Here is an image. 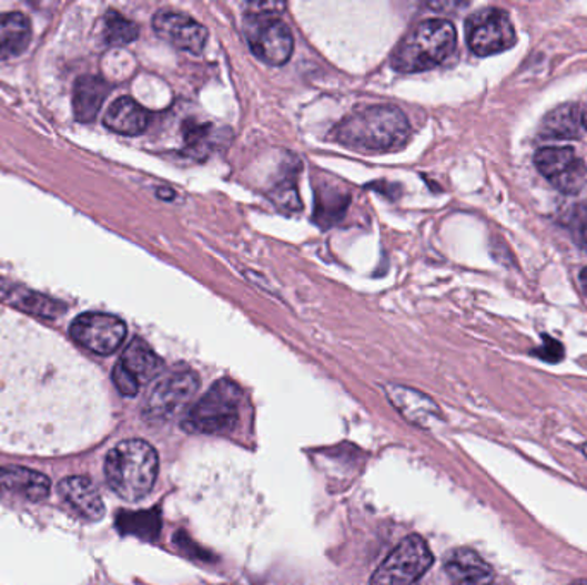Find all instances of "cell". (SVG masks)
I'll return each mask as SVG.
<instances>
[{
  "instance_id": "cell-2",
  "label": "cell",
  "mask_w": 587,
  "mask_h": 585,
  "mask_svg": "<svg viewBox=\"0 0 587 585\" xmlns=\"http://www.w3.org/2000/svg\"><path fill=\"white\" fill-rule=\"evenodd\" d=\"M159 474V455L143 440H125L110 450L105 460V478L119 499L140 502L149 496Z\"/></svg>"
},
{
  "instance_id": "cell-14",
  "label": "cell",
  "mask_w": 587,
  "mask_h": 585,
  "mask_svg": "<svg viewBox=\"0 0 587 585\" xmlns=\"http://www.w3.org/2000/svg\"><path fill=\"white\" fill-rule=\"evenodd\" d=\"M0 490L18 494L28 502H42L49 496L52 483L42 472L20 465H6L0 468Z\"/></svg>"
},
{
  "instance_id": "cell-17",
  "label": "cell",
  "mask_w": 587,
  "mask_h": 585,
  "mask_svg": "<svg viewBox=\"0 0 587 585\" xmlns=\"http://www.w3.org/2000/svg\"><path fill=\"white\" fill-rule=\"evenodd\" d=\"M109 92L110 86L102 78L91 76V74L78 78L74 93H72L74 117L83 124H91L99 115Z\"/></svg>"
},
{
  "instance_id": "cell-31",
  "label": "cell",
  "mask_w": 587,
  "mask_h": 585,
  "mask_svg": "<svg viewBox=\"0 0 587 585\" xmlns=\"http://www.w3.org/2000/svg\"><path fill=\"white\" fill-rule=\"evenodd\" d=\"M159 196L160 198H165V199H172L174 198V191L172 189H159Z\"/></svg>"
},
{
  "instance_id": "cell-13",
  "label": "cell",
  "mask_w": 587,
  "mask_h": 585,
  "mask_svg": "<svg viewBox=\"0 0 587 585\" xmlns=\"http://www.w3.org/2000/svg\"><path fill=\"white\" fill-rule=\"evenodd\" d=\"M444 568L454 585H489L495 581L492 566L469 547L452 550Z\"/></svg>"
},
{
  "instance_id": "cell-29",
  "label": "cell",
  "mask_w": 587,
  "mask_h": 585,
  "mask_svg": "<svg viewBox=\"0 0 587 585\" xmlns=\"http://www.w3.org/2000/svg\"><path fill=\"white\" fill-rule=\"evenodd\" d=\"M536 353H538L539 358L549 362H558L564 358V349H561L560 343L555 342L549 337H545V343H543L542 349L536 350Z\"/></svg>"
},
{
  "instance_id": "cell-6",
  "label": "cell",
  "mask_w": 587,
  "mask_h": 585,
  "mask_svg": "<svg viewBox=\"0 0 587 585\" xmlns=\"http://www.w3.org/2000/svg\"><path fill=\"white\" fill-rule=\"evenodd\" d=\"M433 565V553L421 536L401 541L378 566L372 585H417Z\"/></svg>"
},
{
  "instance_id": "cell-3",
  "label": "cell",
  "mask_w": 587,
  "mask_h": 585,
  "mask_svg": "<svg viewBox=\"0 0 587 585\" xmlns=\"http://www.w3.org/2000/svg\"><path fill=\"white\" fill-rule=\"evenodd\" d=\"M457 45V31L447 20H426L407 31L392 52V68L421 73L447 61Z\"/></svg>"
},
{
  "instance_id": "cell-5",
  "label": "cell",
  "mask_w": 587,
  "mask_h": 585,
  "mask_svg": "<svg viewBox=\"0 0 587 585\" xmlns=\"http://www.w3.org/2000/svg\"><path fill=\"white\" fill-rule=\"evenodd\" d=\"M244 34L251 52L270 65H282L291 59L294 39L287 24L273 12H250L244 20Z\"/></svg>"
},
{
  "instance_id": "cell-10",
  "label": "cell",
  "mask_w": 587,
  "mask_h": 585,
  "mask_svg": "<svg viewBox=\"0 0 587 585\" xmlns=\"http://www.w3.org/2000/svg\"><path fill=\"white\" fill-rule=\"evenodd\" d=\"M536 168L561 193L583 189L587 167L573 148H543L535 156Z\"/></svg>"
},
{
  "instance_id": "cell-7",
  "label": "cell",
  "mask_w": 587,
  "mask_h": 585,
  "mask_svg": "<svg viewBox=\"0 0 587 585\" xmlns=\"http://www.w3.org/2000/svg\"><path fill=\"white\" fill-rule=\"evenodd\" d=\"M200 380L190 369L169 372L156 381L146 397L143 415L150 422H165L184 411V407L196 396Z\"/></svg>"
},
{
  "instance_id": "cell-15",
  "label": "cell",
  "mask_w": 587,
  "mask_h": 585,
  "mask_svg": "<svg viewBox=\"0 0 587 585\" xmlns=\"http://www.w3.org/2000/svg\"><path fill=\"white\" fill-rule=\"evenodd\" d=\"M0 302H9L20 311L28 315L43 316V318H58L65 312V306L59 300L49 299L42 294L24 289V287L14 286L11 281L0 277Z\"/></svg>"
},
{
  "instance_id": "cell-27",
  "label": "cell",
  "mask_w": 587,
  "mask_h": 585,
  "mask_svg": "<svg viewBox=\"0 0 587 585\" xmlns=\"http://www.w3.org/2000/svg\"><path fill=\"white\" fill-rule=\"evenodd\" d=\"M112 380H114V384L122 396L136 397L140 392L141 384L119 362L112 371Z\"/></svg>"
},
{
  "instance_id": "cell-23",
  "label": "cell",
  "mask_w": 587,
  "mask_h": 585,
  "mask_svg": "<svg viewBox=\"0 0 587 585\" xmlns=\"http://www.w3.org/2000/svg\"><path fill=\"white\" fill-rule=\"evenodd\" d=\"M118 527L122 534L141 537V540L153 541L160 534V515L156 510H144V512L119 513Z\"/></svg>"
},
{
  "instance_id": "cell-4",
  "label": "cell",
  "mask_w": 587,
  "mask_h": 585,
  "mask_svg": "<svg viewBox=\"0 0 587 585\" xmlns=\"http://www.w3.org/2000/svg\"><path fill=\"white\" fill-rule=\"evenodd\" d=\"M241 388L231 380H219L188 412L182 428L190 433L227 434L240 422Z\"/></svg>"
},
{
  "instance_id": "cell-28",
  "label": "cell",
  "mask_w": 587,
  "mask_h": 585,
  "mask_svg": "<svg viewBox=\"0 0 587 585\" xmlns=\"http://www.w3.org/2000/svg\"><path fill=\"white\" fill-rule=\"evenodd\" d=\"M573 228L576 239L587 246V205H580L574 213Z\"/></svg>"
},
{
  "instance_id": "cell-25",
  "label": "cell",
  "mask_w": 587,
  "mask_h": 585,
  "mask_svg": "<svg viewBox=\"0 0 587 585\" xmlns=\"http://www.w3.org/2000/svg\"><path fill=\"white\" fill-rule=\"evenodd\" d=\"M182 136L190 152L210 153L215 140V127L212 124H200V122L186 121L182 124Z\"/></svg>"
},
{
  "instance_id": "cell-30",
  "label": "cell",
  "mask_w": 587,
  "mask_h": 585,
  "mask_svg": "<svg viewBox=\"0 0 587 585\" xmlns=\"http://www.w3.org/2000/svg\"><path fill=\"white\" fill-rule=\"evenodd\" d=\"M580 287H583L584 294L587 296V268H584L583 271H580Z\"/></svg>"
},
{
  "instance_id": "cell-26",
  "label": "cell",
  "mask_w": 587,
  "mask_h": 585,
  "mask_svg": "<svg viewBox=\"0 0 587 585\" xmlns=\"http://www.w3.org/2000/svg\"><path fill=\"white\" fill-rule=\"evenodd\" d=\"M272 198L275 205L281 209H287V212H300L301 199L300 193H297L296 179L292 181L289 177L285 183H279L277 187L272 191Z\"/></svg>"
},
{
  "instance_id": "cell-8",
  "label": "cell",
  "mask_w": 587,
  "mask_h": 585,
  "mask_svg": "<svg viewBox=\"0 0 587 585\" xmlns=\"http://www.w3.org/2000/svg\"><path fill=\"white\" fill-rule=\"evenodd\" d=\"M467 45L479 58L505 52L516 45L517 34L508 12L486 8L469 16L466 23Z\"/></svg>"
},
{
  "instance_id": "cell-18",
  "label": "cell",
  "mask_w": 587,
  "mask_h": 585,
  "mask_svg": "<svg viewBox=\"0 0 587 585\" xmlns=\"http://www.w3.org/2000/svg\"><path fill=\"white\" fill-rule=\"evenodd\" d=\"M31 42V23L23 12L0 14V61L20 58Z\"/></svg>"
},
{
  "instance_id": "cell-19",
  "label": "cell",
  "mask_w": 587,
  "mask_h": 585,
  "mask_svg": "<svg viewBox=\"0 0 587 585\" xmlns=\"http://www.w3.org/2000/svg\"><path fill=\"white\" fill-rule=\"evenodd\" d=\"M119 365L140 384L149 383L153 378L159 377L163 368L162 359L153 352L149 343L141 339H134L130 346L125 347Z\"/></svg>"
},
{
  "instance_id": "cell-22",
  "label": "cell",
  "mask_w": 587,
  "mask_h": 585,
  "mask_svg": "<svg viewBox=\"0 0 587 585\" xmlns=\"http://www.w3.org/2000/svg\"><path fill=\"white\" fill-rule=\"evenodd\" d=\"M580 112L576 105H561L546 115L542 124L545 140H577L580 136Z\"/></svg>"
},
{
  "instance_id": "cell-24",
  "label": "cell",
  "mask_w": 587,
  "mask_h": 585,
  "mask_svg": "<svg viewBox=\"0 0 587 585\" xmlns=\"http://www.w3.org/2000/svg\"><path fill=\"white\" fill-rule=\"evenodd\" d=\"M138 34H140V28H138L136 23L128 20L119 12H107L105 24H103V40L109 45H130L138 39Z\"/></svg>"
},
{
  "instance_id": "cell-32",
  "label": "cell",
  "mask_w": 587,
  "mask_h": 585,
  "mask_svg": "<svg viewBox=\"0 0 587 585\" xmlns=\"http://www.w3.org/2000/svg\"><path fill=\"white\" fill-rule=\"evenodd\" d=\"M580 124H583L584 130L587 131V109L584 112H580Z\"/></svg>"
},
{
  "instance_id": "cell-12",
  "label": "cell",
  "mask_w": 587,
  "mask_h": 585,
  "mask_svg": "<svg viewBox=\"0 0 587 585\" xmlns=\"http://www.w3.org/2000/svg\"><path fill=\"white\" fill-rule=\"evenodd\" d=\"M59 496L62 502L84 521H100L105 513L102 496L95 484L83 475H71L59 484Z\"/></svg>"
},
{
  "instance_id": "cell-16",
  "label": "cell",
  "mask_w": 587,
  "mask_h": 585,
  "mask_svg": "<svg viewBox=\"0 0 587 585\" xmlns=\"http://www.w3.org/2000/svg\"><path fill=\"white\" fill-rule=\"evenodd\" d=\"M103 124L122 136H138L150 124V112L130 96H121L109 106Z\"/></svg>"
},
{
  "instance_id": "cell-11",
  "label": "cell",
  "mask_w": 587,
  "mask_h": 585,
  "mask_svg": "<svg viewBox=\"0 0 587 585\" xmlns=\"http://www.w3.org/2000/svg\"><path fill=\"white\" fill-rule=\"evenodd\" d=\"M153 30L160 39L194 55L203 52L209 40V31L203 24L178 11L156 12L153 16Z\"/></svg>"
},
{
  "instance_id": "cell-20",
  "label": "cell",
  "mask_w": 587,
  "mask_h": 585,
  "mask_svg": "<svg viewBox=\"0 0 587 585\" xmlns=\"http://www.w3.org/2000/svg\"><path fill=\"white\" fill-rule=\"evenodd\" d=\"M387 393L388 399L397 407L401 414L406 415L409 421L416 422V424L423 425L438 414L435 403L423 393L416 392V390L391 384V387H387Z\"/></svg>"
},
{
  "instance_id": "cell-34",
  "label": "cell",
  "mask_w": 587,
  "mask_h": 585,
  "mask_svg": "<svg viewBox=\"0 0 587 585\" xmlns=\"http://www.w3.org/2000/svg\"><path fill=\"white\" fill-rule=\"evenodd\" d=\"M574 585H587V581L574 582Z\"/></svg>"
},
{
  "instance_id": "cell-9",
  "label": "cell",
  "mask_w": 587,
  "mask_h": 585,
  "mask_svg": "<svg viewBox=\"0 0 587 585\" xmlns=\"http://www.w3.org/2000/svg\"><path fill=\"white\" fill-rule=\"evenodd\" d=\"M69 331L74 342L100 356L114 353L128 335V328L121 318L103 312H87L78 316Z\"/></svg>"
},
{
  "instance_id": "cell-1",
  "label": "cell",
  "mask_w": 587,
  "mask_h": 585,
  "mask_svg": "<svg viewBox=\"0 0 587 585\" xmlns=\"http://www.w3.org/2000/svg\"><path fill=\"white\" fill-rule=\"evenodd\" d=\"M332 137L354 152H398L409 141V119L394 105L370 106L338 122Z\"/></svg>"
},
{
  "instance_id": "cell-33",
  "label": "cell",
  "mask_w": 587,
  "mask_h": 585,
  "mask_svg": "<svg viewBox=\"0 0 587 585\" xmlns=\"http://www.w3.org/2000/svg\"><path fill=\"white\" fill-rule=\"evenodd\" d=\"M489 585H514L512 582L504 581V578H495Z\"/></svg>"
},
{
  "instance_id": "cell-35",
  "label": "cell",
  "mask_w": 587,
  "mask_h": 585,
  "mask_svg": "<svg viewBox=\"0 0 587 585\" xmlns=\"http://www.w3.org/2000/svg\"><path fill=\"white\" fill-rule=\"evenodd\" d=\"M583 452H584V455L587 456V443H586V445H583Z\"/></svg>"
},
{
  "instance_id": "cell-21",
  "label": "cell",
  "mask_w": 587,
  "mask_h": 585,
  "mask_svg": "<svg viewBox=\"0 0 587 585\" xmlns=\"http://www.w3.org/2000/svg\"><path fill=\"white\" fill-rule=\"evenodd\" d=\"M315 191V220L322 227H330L344 217L351 196L326 181H318Z\"/></svg>"
}]
</instances>
